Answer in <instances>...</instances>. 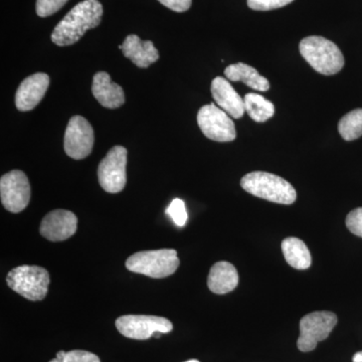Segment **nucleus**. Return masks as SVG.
I'll list each match as a JSON object with an SVG mask.
<instances>
[{"mask_svg": "<svg viewBox=\"0 0 362 362\" xmlns=\"http://www.w3.org/2000/svg\"><path fill=\"white\" fill-rule=\"evenodd\" d=\"M103 6L99 0H84L66 14L52 33V40L59 47L78 42L86 33L101 23Z\"/></svg>", "mask_w": 362, "mask_h": 362, "instance_id": "nucleus-1", "label": "nucleus"}, {"mask_svg": "<svg viewBox=\"0 0 362 362\" xmlns=\"http://www.w3.org/2000/svg\"><path fill=\"white\" fill-rule=\"evenodd\" d=\"M299 49L305 61L322 75H335L344 66V57L339 47L325 37H305L300 42Z\"/></svg>", "mask_w": 362, "mask_h": 362, "instance_id": "nucleus-2", "label": "nucleus"}, {"mask_svg": "<svg viewBox=\"0 0 362 362\" xmlns=\"http://www.w3.org/2000/svg\"><path fill=\"white\" fill-rule=\"evenodd\" d=\"M240 185L249 194L276 204H292L297 199L296 190L287 180L264 171L247 173Z\"/></svg>", "mask_w": 362, "mask_h": 362, "instance_id": "nucleus-3", "label": "nucleus"}, {"mask_svg": "<svg viewBox=\"0 0 362 362\" xmlns=\"http://www.w3.org/2000/svg\"><path fill=\"white\" fill-rule=\"evenodd\" d=\"M178 266L177 252L173 249L136 252L126 261V268L133 273L157 279L173 275Z\"/></svg>", "mask_w": 362, "mask_h": 362, "instance_id": "nucleus-4", "label": "nucleus"}, {"mask_svg": "<svg viewBox=\"0 0 362 362\" xmlns=\"http://www.w3.org/2000/svg\"><path fill=\"white\" fill-rule=\"evenodd\" d=\"M8 287L30 301H42L49 291V272L39 266L23 265L14 268L6 277Z\"/></svg>", "mask_w": 362, "mask_h": 362, "instance_id": "nucleus-5", "label": "nucleus"}, {"mask_svg": "<svg viewBox=\"0 0 362 362\" xmlns=\"http://www.w3.org/2000/svg\"><path fill=\"white\" fill-rule=\"evenodd\" d=\"M337 324V317L332 312L318 311L307 314L300 321V337L297 346L302 352L312 351L318 342L329 337Z\"/></svg>", "mask_w": 362, "mask_h": 362, "instance_id": "nucleus-6", "label": "nucleus"}, {"mask_svg": "<svg viewBox=\"0 0 362 362\" xmlns=\"http://www.w3.org/2000/svg\"><path fill=\"white\" fill-rule=\"evenodd\" d=\"M127 149L123 146H114L100 162L98 168L99 183L105 192L118 194L122 192L127 182L126 176Z\"/></svg>", "mask_w": 362, "mask_h": 362, "instance_id": "nucleus-7", "label": "nucleus"}, {"mask_svg": "<svg viewBox=\"0 0 362 362\" xmlns=\"http://www.w3.org/2000/svg\"><path fill=\"white\" fill-rule=\"evenodd\" d=\"M197 124L204 135L214 141L230 142L237 137L235 123L230 115L214 104L199 109Z\"/></svg>", "mask_w": 362, "mask_h": 362, "instance_id": "nucleus-8", "label": "nucleus"}, {"mask_svg": "<svg viewBox=\"0 0 362 362\" xmlns=\"http://www.w3.org/2000/svg\"><path fill=\"white\" fill-rule=\"evenodd\" d=\"M115 324L121 334L136 340H146L157 332L164 334L173 329V323L168 319L158 316H121L117 319Z\"/></svg>", "mask_w": 362, "mask_h": 362, "instance_id": "nucleus-9", "label": "nucleus"}, {"mask_svg": "<svg viewBox=\"0 0 362 362\" xmlns=\"http://www.w3.org/2000/svg\"><path fill=\"white\" fill-rule=\"evenodd\" d=\"M94 140V130L89 121L82 116L71 117L64 138L66 156L75 160L86 158L92 152Z\"/></svg>", "mask_w": 362, "mask_h": 362, "instance_id": "nucleus-10", "label": "nucleus"}, {"mask_svg": "<svg viewBox=\"0 0 362 362\" xmlns=\"http://www.w3.org/2000/svg\"><path fill=\"white\" fill-rule=\"evenodd\" d=\"M0 197L7 211L18 214L25 209L30 201V185L21 170H13L0 180Z\"/></svg>", "mask_w": 362, "mask_h": 362, "instance_id": "nucleus-11", "label": "nucleus"}, {"mask_svg": "<svg viewBox=\"0 0 362 362\" xmlns=\"http://www.w3.org/2000/svg\"><path fill=\"white\" fill-rule=\"evenodd\" d=\"M78 228L76 214L66 209H56L45 216L40 233L51 242H63L75 235Z\"/></svg>", "mask_w": 362, "mask_h": 362, "instance_id": "nucleus-12", "label": "nucleus"}, {"mask_svg": "<svg viewBox=\"0 0 362 362\" xmlns=\"http://www.w3.org/2000/svg\"><path fill=\"white\" fill-rule=\"evenodd\" d=\"M49 77L45 73H37L23 81L16 94V106L18 111L35 109L49 89Z\"/></svg>", "mask_w": 362, "mask_h": 362, "instance_id": "nucleus-13", "label": "nucleus"}, {"mask_svg": "<svg viewBox=\"0 0 362 362\" xmlns=\"http://www.w3.org/2000/svg\"><path fill=\"white\" fill-rule=\"evenodd\" d=\"M211 94L218 107L233 119H240L244 116L246 112L244 99L225 78H214L211 82Z\"/></svg>", "mask_w": 362, "mask_h": 362, "instance_id": "nucleus-14", "label": "nucleus"}, {"mask_svg": "<svg viewBox=\"0 0 362 362\" xmlns=\"http://www.w3.org/2000/svg\"><path fill=\"white\" fill-rule=\"evenodd\" d=\"M93 96L98 102L108 109H116L125 103V94L121 86L112 82L110 75L106 71H98L93 78Z\"/></svg>", "mask_w": 362, "mask_h": 362, "instance_id": "nucleus-15", "label": "nucleus"}, {"mask_svg": "<svg viewBox=\"0 0 362 362\" xmlns=\"http://www.w3.org/2000/svg\"><path fill=\"white\" fill-rule=\"evenodd\" d=\"M122 52L138 68H148L159 59V52L151 40H142L138 35H129L124 40Z\"/></svg>", "mask_w": 362, "mask_h": 362, "instance_id": "nucleus-16", "label": "nucleus"}, {"mask_svg": "<svg viewBox=\"0 0 362 362\" xmlns=\"http://www.w3.org/2000/svg\"><path fill=\"white\" fill-rule=\"evenodd\" d=\"M239 284L237 269L228 262H218L211 267L207 278V286L214 294L223 295L232 292Z\"/></svg>", "mask_w": 362, "mask_h": 362, "instance_id": "nucleus-17", "label": "nucleus"}, {"mask_svg": "<svg viewBox=\"0 0 362 362\" xmlns=\"http://www.w3.org/2000/svg\"><path fill=\"white\" fill-rule=\"evenodd\" d=\"M225 75L232 82L240 81L251 89L261 90V92H266L270 89L269 81L263 76L259 75L256 69L244 63H238L226 66Z\"/></svg>", "mask_w": 362, "mask_h": 362, "instance_id": "nucleus-18", "label": "nucleus"}, {"mask_svg": "<svg viewBox=\"0 0 362 362\" xmlns=\"http://www.w3.org/2000/svg\"><path fill=\"white\" fill-rule=\"evenodd\" d=\"M286 262L297 270H306L311 266V254L306 244L298 238H287L282 242Z\"/></svg>", "mask_w": 362, "mask_h": 362, "instance_id": "nucleus-19", "label": "nucleus"}, {"mask_svg": "<svg viewBox=\"0 0 362 362\" xmlns=\"http://www.w3.org/2000/svg\"><path fill=\"white\" fill-rule=\"evenodd\" d=\"M244 102L247 115L256 122H266L275 114V107L273 103L261 95L247 93L244 98Z\"/></svg>", "mask_w": 362, "mask_h": 362, "instance_id": "nucleus-20", "label": "nucleus"}, {"mask_svg": "<svg viewBox=\"0 0 362 362\" xmlns=\"http://www.w3.org/2000/svg\"><path fill=\"white\" fill-rule=\"evenodd\" d=\"M338 131L343 139L354 141L362 136V109L349 112L338 123Z\"/></svg>", "mask_w": 362, "mask_h": 362, "instance_id": "nucleus-21", "label": "nucleus"}, {"mask_svg": "<svg viewBox=\"0 0 362 362\" xmlns=\"http://www.w3.org/2000/svg\"><path fill=\"white\" fill-rule=\"evenodd\" d=\"M168 216H170L171 220L177 226H185L187 223L188 216L185 204L180 199H173L169 204L165 211Z\"/></svg>", "mask_w": 362, "mask_h": 362, "instance_id": "nucleus-22", "label": "nucleus"}, {"mask_svg": "<svg viewBox=\"0 0 362 362\" xmlns=\"http://www.w3.org/2000/svg\"><path fill=\"white\" fill-rule=\"evenodd\" d=\"M69 0H37L35 11L40 18H47L58 13Z\"/></svg>", "mask_w": 362, "mask_h": 362, "instance_id": "nucleus-23", "label": "nucleus"}, {"mask_svg": "<svg viewBox=\"0 0 362 362\" xmlns=\"http://www.w3.org/2000/svg\"><path fill=\"white\" fill-rule=\"evenodd\" d=\"M294 0H247V6L254 11H267L291 4Z\"/></svg>", "mask_w": 362, "mask_h": 362, "instance_id": "nucleus-24", "label": "nucleus"}, {"mask_svg": "<svg viewBox=\"0 0 362 362\" xmlns=\"http://www.w3.org/2000/svg\"><path fill=\"white\" fill-rule=\"evenodd\" d=\"M346 226L354 235L362 238V207L350 211L346 218Z\"/></svg>", "mask_w": 362, "mask_h": 362, "instance_id": "nucleus-25", "label": "nucleus"}, {"mask_svg": "<svg viewBox=\"0 0 362 362\" xmlns=\"http://www.w3.org/2000/svg\"><path fill=\"white\" fill-rule=\"evenodd\" d=\"M65 362H101L96 354L84 350H73L66 352Z\"/></svg>", "mask_w": 362, "mask_h": 362, "instance_id": "nucleus-26", "label": "nucleus"}, {"mask_svg": "<svg viewBox=\"0 0 362 362\" xmlns=\"http://www.w3.org/2000/svg\"><path fill=\"white\" fill-rule=\"evenodd\" d=\"M161 4L176 13H185L192 6V0H158Z\"/></svg>", "mask_w": 362, "mask_h": 362, "instance_id": "nucleus-27", "label": "nucleus"}, {"mask_svg": "<svg viewBox=\"0 0 362 362\" xmlns=\"http://www.w3.org/2000/svg\"><path fill=\"white\" fill-rule=\"evenodd\" d=\"M66 354V352L65 351H59L58 354H57L56 358L52 359V361L49 362H65Z\"/></svg>", "mask_w": 362, "mask_h": 362, "instance_id": "nucleus-28", "label": "nucleus"}, {"mask_svg": "<svg viewBox=\"0 0 362 362\" xmlns=\"http://www.w3.org/2000/svg\"><path fill=\"white\" fill-rule=\"evenodd\" d=\"M352 361L362 362V351L357 352V354H354V358H352Z\"/></svg>", "mask_w": 362, "mask_h": 362, "instance_id": "nucleus-29", "label": "nucleus"}, {"mask_svg": "<svg viewBox=\"0 0 362 362\" xmlns=\"http://www.w3.org/2000/svg\"><path fill=\"white\" fill-rule=\"evenodd\" d=\"M185 362H199V361H197V359H192V361H188Z\"/></svg>", "mask_w": 362, "mask_h": 362, "instance_id": "nucleus-30", "label": "nucleus"}]
</instances>
